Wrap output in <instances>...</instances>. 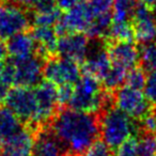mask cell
I'll return each mask as SVG.
<instances>
[{
	"instance_id": "6da1fadb",
	"label": "cell",
	"mask_w": 156,
	"mask_h": 156,
	"mask_svg": "<svg viewBox=\"0 0 156 156\" xmlns=\"http://www.w3.org/2000/svg\"><path fill=\"white\" fill-rule=\"evenodd\" d=\"M63 149L69 156H83L88 147L101 137L100 115L75 110L60 109L48 124Z\"/></svg>"
},
{
	"instance_id": "7a4b0ae2",
	"label": "cell",
	"mask_w": 156,
	"mask_h": 156,
	"mask_svg": "<svg viewBox=\"0 0 156 156\" xmlns=\"http://www.w3.org/2000/svg\"><path fill=\"white\" fill-rule=\"evenodd\" d=\"M112 102V92L105 89L98 78L83 73L73 86V93L67 106L75 110L100 113Z\"/></svg>"
},
{
	"instance_id": "3957f363",
	"label": "cell",
	"mask_w": 156,
	"mask_h": 156,
	"mask_svg": "<svg viewBox=\"0 0 156 156\" xmlns=\"http://www.w3.org/2000/svg\"><path fill=\"white\" fill-rule=\"evenodd\" d=\"M98 115L101 137L112 151H115L130 136L139 133L136 120L117 108L113 102L107 105Z\"/></svg>"
},
{
	"instance_id": "277c9868",
	"label": "cell",
	"mask_w": 156,
	"mask_h": 156,
	"mask_svg": "<svg viewBox=\"0 0 156 156\" xmlns=\"http://www.w3.org/2000/svg\"><path fill=\"white\" fill-rule=\"evenodd\" d=\"M45 60V57L40 54L26 58H11L0 66L1 75L9 86L35 87L42 81Z\"/></svg>"
},
{
	"instance_id": "5b68a950",
	"label": "cell",
	"mask_w": 156,
	"mask_h": 156,
	"mask_svg": "<svg viewBox=\"0 0 156 156\" xmlns=\"http://www.w3.org/2000/svg\"><path fill=\"white\" fill-rule=\"evenodd\" d=\"M31 11L12 0H0V39L8 40L20 32L31 30Z\"/></svg>"
},
{
	"instance_id": "8992f818",
	"label": "cell",
	"mask_w": 156,
	"mask_h": 156,
	"mask_svg": "<svg viewBox=\"0 0 156 156\" xmlns=\"http://www.w3.org/2000/svg\"><path fill=\"white\" fill-rule=\"evenodd\" d=\"M5 104L20 120L34 133L39 130L37 126V103L34 89L26 87H14L9 90Z\"/></svg>"
},
{
	"instance_id": "52a82bcc",
	"label": "cell",
	"mask_w": 156,
	"mask_h": 156,
	"mask_svg": "<svg viewBox=\"0 0 156 156\" xmlns=\"http://www.w3.org/2000/svg\"><path fill=\"white\" fill-rule=\"evenodd\" d=\"M112 101L117 108L136 121H140L154 107L141 90L133 89L126 85L112 91Z\"/></svg>"
},
{
	"instance_id": "ba28073f",
	"label": "cell",
	"mask_w": 156,
	"mask_h": 156,
	"mask_svg": "<svg viewBox=\"0 0 156 156\" xmlns=\"http://www.w3.org/2000/svg\"><path fill=\"white\" fill-rule=\"evenodd\" d=\"M43 76L55 85H75L81 76L80 64L61 56L48 57L44 63Z\"/></svg>"
},
{
	"instance_id": "9c48e42d",
	"label": "cell",
	"mask_w": 156,
	"mask_h": 156,
	"mask_svg": "<svg viewBox=\"0 0 156 156\" xmlns=\"http://www.w3.org/2000/svg\"><path fill=\"white\" fill-rule=\"evenodd\" d=\"M34 93L37 103V126L40 130L48 126L59 111L58 88L48 80L41 81L34 87Z\"/></svg>"
},
{
	"instance_id": "30bf717a",
	"label": "cell",
	"mask_w": 156,
	"mask_h": 156,
	"mask_svg": "<svg viewBox=\"0 0 156 156\" xmlns=\"http://www.w3.org/2000/svg\"><path fill=\"white\" fill-rule=\"evenodd\" d=\"M93 17V13L87 3L81 1L71 9L66 10V12L61 15L60 20L55 25V29L59 37L71 32L85 33Z\"/></svg>"
},
{
	"instance_id": "8fae6325",
	"label": "cell",
	"mask_w": 156,
	"mask_h": 156,
	"mask_svg": "<svg viewBox=\"0 0 156 156\" xmlns=\"http://www.w3.org/2000/svg\"><path fill=\"white\" fill-rule=\"evenodd\" d=\"M132 24L138 43L147 44L156 41V16L154 15V9L142 1H139L133 16Z\"/></svg>"
},
{
	"instance_id": "7c38bea8",
	"label": "cell",
	"mask_w": 156,
	"mask_h": 156,
	"mask_svg": "<svg viewBox=\"0 0 156 156\" xmlns=\"http://www.w3.org/2000/svg\"><path fill=\"white\" fill-rule=\"evenodd\" d=\"M111 65L129 71L140 62V51L134 42H118L105 39Z\"/></svg>"
},
{
	"instance_id": "4fadbf2b",
	"label": "cell",
	"mask_w": 156,
	"mask_h": 156,
	"mask_svg": "<svg viewBox=\"0 0 156 156\" xmlns=\"http://www.w3.org/2000/svg\"><path fill=\"white\" fill-rule=\"evenodd\" d=\"M89 37L83 32H71L59 37L57 55L83 64L89 50Z\"/></svg>"
},
{
	"instance_id": "5bb4252c",
	"label": "cell",
	"mask_w": 156,
	"mask_h": 156,
	"mask_svg": "<svg viewBox=\"0 0 156 156\" xmlns=\"http://www.w3.org/2000/svg\"><path fill=\"white\" fill-rule=\"evenodd\" d=\"M80 66L81 72L85 74H89L101 81L104 80L111 69V61L107 51L105 39L101 40V44L91 52V55H87Z\"/></svg>"
},
{
	"instance_id": "9a60e30c",
	"label": "cell",
	"mask_w": 156,
	"mask_h": 156,
	"mask_svg": "<svg viewBox=\"0 0 156 156\" xmlns=\"http://www.w3.org/2000/svg\"><path fill=\"white\" fill-rule=\"evenodd\" d=\"M32 156H69L48 126L35 133Z\"/></svg>"
},
{
	"instance_id": "2e32d148",
	"label": "cell",
	"mask_w": 156,
	"mask_h": 156,
	"mask_svg": "<svg viewBox=\"0 0 156 156\" xmlns=\"http://www.w3.org/2000/svg\"><path fill=\"white\" fill-rule=\"evenodd\" d=\"M5 45L12 58H26L32 55H41L39 45L30 30L11 37L7 40Z\"/></svg>"
},
{
	"instance_id": "e0dca14e",
	"label": "cell",
	"mask_w": 156,
	"mask_h": 156,
	"mask_svg": "<svg viewBox=\"0 0 156 156\" xmlns=\"http://www.w3.org/2000/svg\"><path fill=\"white\" fill-rule=\"evenodd\" d=\"M30 32L37 41L40 48V52L46 59L48 57L56 56L58 47L59 35L56 32L55 27L50 26H33Z\"/></svg>"
},
{
	"instance_id": "ac0fdd59",
	"label": "cell",
	"mask_w": 156,
	"mask_h": 156,
	"mask_svg": "<svg viewBox=\"0 0 156 156\" xmlns=\"http://www.w3.org/2000/svg\"><path fill=\"white\" fill-rule=\"evenodd\" d=\"M23 128V122L7 106L0 107V143L7 141L10 137Z\"/></svg>"
},
{
	"instance_id": "d6986e66",
	"label": "cell",
	"mask_w": 156,
	"mask_h": 156,
	"mask_svg": "<svg viewBox=\"0 0 156 156\" xmlns=\"http://www.w3.org/2000/svg\"><path fill=\"white\" fill-rule=\"evenodd\" d=\"M112 22V11L103 14H98L92 18L91 24L88 27L85 33L91 40L107 39Z\"/></svg>"
},
{
	"instance_id": "ffe728a7",
	"label": "cell",
	"mask_w": 156,
	"mask_h": 156,
	"mask_svg": "<svg viewBox=\"0 0 156 156\" xmlns=\"http://www.w3.org/2000/svg\"><path fill=\"white\" fill-rule=\"evenodd\" d=\"M107 39L118 42H134L135 30L132 22H112Z\"/></svg>"
},
{
	"instance_id": "44dd1931",
	"label": "cell",
	"mask_w": 156,
	"mask_h": 156,
	"mask_svg": "<svg viewBox=\"0 0 156 156\" xmlns=\"http://www.w3.org/2000/svg\"><path fill=\"white\" fill-rule=\"evenodd\" d=\"M138 0H115L112 10L113 22H132Z\"/></svg>"
},
{
	"instance_id": "7402d4cb",
	"label": "cell",
	"mask_w": 156,
	"mask_h": 156,
	"mask_svg": "<svg viewBox=\"0 0 156 156\" xmlns=\"http://www.w3.org/2000/svg\"><path fill=\"white\" fill-rule=\"evenodd\" d=\"M127 72L128 71L121 69V67L111 65L110 71L108 72V74L103 80V86L105 87V89L112 92L117 90L118 88L122 87L125 83Z\"/></svg>"
},
{
	"instance_id": "603a6c76",
	"label": "cell",
	"mask_w": 156,
	"mask_h": 156,
	"mask_svg": "<svg viewBox=\"0 0 156 156\" xmlns=\"http://www.w3.org/2000/svg\"><path fill=\"white\" fill-rule=\"evenodd\" d=\"M138 156H156V135L155 133L139 132Z\"/></svg>"
},
{
	"instance_id": "cb8c5ba5",
	"label": "cell",
	"mask_w": 156,
	"mask_h": 156,
	"mask_svg": "<svg viewBox=\"0 0 156 156\" xmlns=\"http://www.w3.org/2000/svg\"><path fill=\"white\" fill-rule=\"evenodd\" d=\"M61 9L58 7L54 8L48 11L35 12L33 13V26H50L55 27V25L60 20Z\"/></svg>"
},
{
	"instance_id": "d4e9b609",
	"label": "cell",
	"mask_w": 156,
	"mask_h": 156,
	"mask_svg": "<svg viewBox=\"0 0 156 156\" xmlns=\"http://www.w3.org/2000/svg\"><path fill=\"white\" fill-rule=\"evenodd\" d=\"M147 81V71L142 66H135L127 72L125 83L124 85L133 88V89L142 90L144 89Z\"/></svg>"
},
{
	"instance_id": "484cf974",
	"label": "cell",
	"mask_w": 156,
	"mask_h": 156,
	"mask_svg": "<svg viewBox=\"0 0 156 156\" xmlns=\"http://www.w3.org/2000/svg\"><path fill=\"white\" fill-rule=\"evenodd\" d=\"M12 1L27 8L32 13L48 11V10L58 7L55 0H12Z\"/></svg>"
},
{
	"instance_id": "4316f807",
	"label": "cell",
	"mask_w": 156,
	"mask_h": 156,
	"mask_svg": "<svg viewBox=\"0 0 156 156\" xmlns=\"http://www.w3.org/2000/svg\"><path fill=\"white\" fill-rule=\"evenodd\" d=\"M115 156H138V136L133 135L127 138L113 153Z\"/></svg>"
},
{
	"instance_id": "83f0119b",
	"label": "cell",
	"mask_w": 156,
	"mask_h": 156,
	"mask_svg": "<svg viewBox=\"0 0 156 156\" xmlns=\"http://www.w3.org/2000/svg\"><path fill=\"white\" fill-rule=\"evenodd\" d=\"M83 156H115L113 151L104 142L103 139L98 138L95 140L88 150L83 154Z\"/></svg>"
},
{
	"instance_id": "f1b7e54d",
	"label": "cell",
	"mask_w": 156,
	"mask_h": 156,
	"mask_svg": "<svg viewBox=\"0 0 156 156\" xmlns=\"http://www.w3.org/2000/svg\"><path fill=\"white\" fill-rule=\"evenodd\" d=\"M144 95L153 106H156V69H152L147 76Z\"/></svg>"
},
{
	"instance_id": "f546056e",
	"label": "cell",
	"mask_w": 156,
	"mask_h": 156,
	"mask_svg": "<svg viewBox=\"0 0 156 156\" xmlns=\"http://www.w3.org/2000/svg\"><path fill=\"white\" fill-rule=\"evenodd\" d=\"M93 15L111 12L115 0H86L85 1Z\"/></svg>"
},
{
	"instance_id": "4dcf8cb0",
	"label": "cell",
	"mask_w": 156,
	"mask_h": 156,
	"mask_svg": "<svg viewBox=\"0 0 156 156\" xmlns=\"http://www.w3.org/2000/svg\"><path fill=\"white\" fill-rule=\"evenodd\" d=\"M74 85H62L58 88V101L60 106H65L69 104L71 100L72 93H73Z\"/></svg>"
},
{
	"instance_id": "1f68e13d",
	"label": "cell",
	"mask_w": 156,
	"mask_h": 156,
	"mask_svg": "<svg viewBox=\"0 0 156 156\" xmlns=\"http://www.w3.org/2000/svg\"><path fill=\"white\" fill-rule=\"evenodd\" d=\"M56 1V5H58V8H60L61 10H69L72 7L76 5L77 3L81 2L83 0H55Z\"/></svg>"
},
{
	"instance_id": "d6a6232c",
	"label": "cell",
	"mask_w": 156,
	"mask_h": 156,
	"mask_svg": "<svg viewBox=\"0 0 156 156\" xmlns=\"http://www.w3.org/2000/svg\"><path fill=\"white\" fill-rule=\"evenodd\" d=\"M9 87L10 86L5 83L2 75H1V71H0V104L5 102V96H7L8 92H9Z\"/></svg>"
},
{
	"instance_id": "836d02e7",
	"label": "cell",
	"mask_w": 156,
	"mask_h": 156,
	"mask_svg": "<svg viewBox=\"0 0 156 156\" xmlns=\"http://www.w3.org/2000/svg\"><path fill=\"white\" fill-rule=\"evenodd\" d=\"M8 55V49L5 43L0 41V66L5 62V59H7Z\"/></svg>"
},
{
	"instance_id": "e575fe53",
	"label": "cell",
	"mask_w": 156,
	"mask_h": 156,
	"mask_svg": "<svg viewBox=\"0 0 156 156\" xmlns=\"http://www.w3.org/2000/svg\"><path fill=\"white\" fill-rule=\"evenodd\" d=\"M143 3H145L147 5H149L152 9H155L156 8V0H140Z\"/></svg>"
},
{
	"instance_id": "d590c367",
	"label": "cell",
	"mask_w": 156,
	"mask_h": 156,
	"mask_svg": "<svg viewBox=\"0 0 156 156\" xmlns=\"http://www.w3.org/2000/svg\"><path fill=\"white\" fill-rule=\"evenodd\" d=\"M153 111H154V113H155V115H156V106L153 107Z\"/></svg>"
},
{
	"instance_id": "8d00e7d4",
	"label": "cell",
	"mask_w": 156,
	"mask_h": 156,
	"mask_svg": "<svg viewBox=\"0 0 156 156\" xmlns=\"http://www.w3.org/2000/svg\"><path fill=\"white\" fill-rule=\"evenodd\" d=\"M0 152H1V145H0Z\"/></svg>"
}]
</instances>
